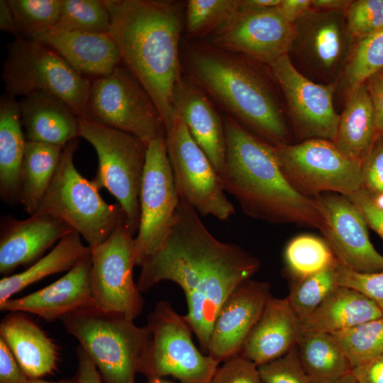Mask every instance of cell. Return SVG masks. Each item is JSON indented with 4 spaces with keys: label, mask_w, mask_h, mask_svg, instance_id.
Here are the masks:
<instances>
[{
    "label": "cell",
    "mask_w": 383,
    "mask_h": 383,
    "mask_svg": "<svg viewBox=\"0 0 383 383\" xmlns=\"http://www.w3.org/2000/svg\"><path fill=\"white\" fill-rule=\"evenodd\" d=\"M210 383H263L258 366L237 354L218 367Z\"/></svg>",
    "instance_id": "obj_44"
},
{
    "label": "cell",
    "mask_w": 383,
    "mask_h": 383,
    "mask_svg": "<svg viewBox=\"0 0 383 383\" xmlns=\"http://www.w3.org/2000/svg\"><path fill=\"white\" fill-rule=\"evenodd\" d=\"M263 383H311L298 357L296 346L283 356L258 366Z\"/></svg>",
    "instance_id": "obj_41"
},
{
    "label": "cell",
    "mask_w": 383,
    "mask_h": 383,
    "mask_svg": "<svg viewBox=\"0 0 383 383\" xmlns=\"http://www.w3.org/2000/svg\"><path fill=\"white\" fill-rule=\"evenodd\" d=\"M1 79L9 96L45 92L65 102L79 118H85L91 79L32 38L18 37L8 44Z\"/></svg>",
    "instance_id": "obj_7"
},
{
    "label": "cell",
    "mask_w": 383,
    "mask_h": 383,
    "mask_svg": "<svg viewBox=\"0 0 383 383\" xmlns=\"http://www.w3.org/2000/svg\"><path fill=\"white\" fill-rule=\"evenodd\" d=\"M135 238L125 223L91 250V287L99 309L134 321L142 312L143 299L133 277Z\"/></svg>",
    "instance_id": "obj_14"
},
{
    "label": "cell",
    "mask_w": 383,
    "mask_h": 383,
    "mask_svg": "<svg viewBox=\"0 0 383 383\" xmlns=\"http://www.w3.org/2000/svg\"><path fill=\"white\" fill-rule=\"evenodd\" d=\"M27 383H78L76 377L72 379H64L58 381H46L38 379H29Z\"/></svg>",
    "instance_id": "obj_54"
},
{
    "label": "cell",
    "mask_w": 383,
    "mask_h": 383,
    "mask_svg": "<svg viewBox=\"0 0 383 383\" xmlns=\"http://www.w3.org/2000/svg\"><path fill=\"white\" fill-rule=\"evenodd\" d=\"M180 198L169 160L165 135L147 146L140 193V223L135 237V266L160 246L173 223Z\"/></svg>",
    "instance_id": "obj_13"
},
{
    "label": "cell",
    "mask_w": 383,
    "mask_h": 383,
    "mask_svg": "<svg viewBox=\"0 0 383 383\" xmlns=\"http://www.w3.org/2000/svg\"><path fill=\"white\" fill-rule=\"evenodd\" d=\"M91 252L51 284L22 297L0 303L1 311L28 312L47 321L94 304L91 287Z\"/></svg>",
    "instance_id": "obj_20"
},
{
    "label": "cell",
    "mask_w": 383,
    "mask_h": 383,
    "mask_svg": "<svg viewBox=\"0 0 383 383\" xmlns=\"http://www.w3.org/2000/svg\"><path fill=\"white\" fill-rule=\"evenodd\" d=\"M273 146L287 180L305 196H348L361 189L362 164L343 154L331 140L314 138Z\"/></svg>",
    "instance_id": "obj_11"
},
{
    "label": "cell",
    "mask_w": 383,
    "mask_h": 383,
    "mask_svg": "<svg viewBox=\"0 0 383 383\" xmlns=\"http://www.w3.org/2000/svg\"><path fill=\"white\" fill-rule=\"evenodd\" d=\"M184 56L189 77L231 117L272 145L289 144L276 94L256 62L206 42H187Z\"/></svg>",
    "instance_id": "obj_4"
},
{
    "label": "cell",
    "mask_w": 383,
    "mask_h": 383,
    "mask_svg": "<svg viewBox=\"0 0 383 383\" xmlns=\"http://www.w3.org/2000/svg\"><path fill=\"white\" fill-rule=\"evenodd\" d=\"M333 335L352 368L383 355V316Z\"/></svg>",
    "instance_id": "obj_36"
},
{
    "label": "cell",
    "mask_w": 383,
    "mask_h": 383,
    "mask_svg": "<svg viewBox=\"0 0 383 383\" xmlns=\"http://www.w3.org/2000/svg\"><path fill=\"white\" fill-rule=\"evenodd\" d=\"M109 34L122 63L157 108L166 131L176 117L173 94L182 77L179 43L186 3L175 0H104Z\"/></svg>",
    "instance_id": "obj_2"
},
{
    "label": "cell",
    "mask_w": 383,
    "mask_h": 383,
    "mask_svg": "<svg viewBox=\"0 0 383 383\" xmlns=\"http://www.w3.org/2000/svg\"><path fill=\"white\" fill-rule=\"evenodd\" d=\"M338 285L357 290L372 300L383 312V271L357 272L337 263Z\"/></svg>",
    "instance_id": "obj_43"
},
{
    "label": "cell",
    "mask_w": 383,
    "mask_h": 383,
    "mask_svg": "<svg viewBox=\"0 0 383 383\" xmlns=\"http://www.w3.org/2000/svg\"><path fill=\"white\" fill-rule=\"evenodd\" d=\"M337 263L294 282L287 299L301 323L339 286Z\"/></svg>",
    "instance_id": "obj_35"
},
{
    "label": "cell",
    "mask_w": 383,
    "mask_h": 383,
    "mask_svg": "<svg viewBox=\"0 0 383 383\" xmlns=\"http://www.w3.org/2000/svg\"><path fill=\"white\" fill-rule=\"evenodd\" d=\"M60 320L92 360L104 383H136L148 343L147 326L139 327L134 321L94 304Z\"/></svg>",
    "instance_id": "obj_5"
},
{
    "label": "cell",
    "mask_w": 383,
    "mask_h": 383,
    "mask_svg": "<svg viewBox=\"0 0 383 383\" xmlns=\"http://www.w3.org/2000/svg\"><path fill=\"white\" fill-rule=\"evenodd\" d=\"M277 9L288 22L294 24L311 9V0H281Z\"/></svg>",
    "instance_id": "obj_50"
},
{
    "label": "cell",
    "mask_w": 383,
    "mask_h": 383,
    "mask_svg": "<svg viewBox=\"0 0 383 383\" xmlns=\"http://www.w3.org/2000/svg\"><path fill=\"white\" fill-rule=\"evenodd\" d=\"M303 331L301 322L287 298L272 297L239 354L259 366L283 356L296 346Z\"/></svg>",
    "instance_id": "obj_24"
},
{
    "label": "cell",
    "mask_w": 383,
    "mask_h": 383,
    "mask_svg": "<svg viewBox=\"0 0 383 383\" xmlns=\"http://www.w3.org/2000/svg\"><path fill=\"white\" fill-rule=\"evenodd\" d=\"M72 231L45 212H37L24 220L4 218L0 234V273L8 275L18 267L33 262Z\"/></svg>",
    "instance_id": "obj_22"
},
{
    "label": "cell",
    "mask_w": 383,
    "mask_h": 383,
    "mask_svg": "<svg viewBox=\"0 0 383 383\" xmlns=\"http://www.w3.org/2000/svg\"><path fill=\"white\" fill-rule=\"evenodd\" d=\"M313 199L323 221L321 233L337 262L357 272L383 271V255L372 244L367 223L350 200L336 193Z\"/></svg>",
    "instance_id": "obj_17"
},
{
    "label": "cell",
    "mask_w": 383,
    "mask_h": 383,
    "mask_svg": "<svg viewBox=\"0 0 383 383\" xmlns=\"http://www.w3.org/2000/svg\"><path fill=\"white\" fill-rule=\"evenodd\" d=\"M345 11L311 9L294 23L291 51L295 50L310 67L327 77L345 65L354 46Z\"/></svg>",
    "instance_id": "obj_18"
},
{
    "label": "cell",
    "mask_w": 383,
    "mask_h": 383,
    "mask_svg": "<svg viewBox=\"0 0 383 383\" xmlns=\"http://www.w3.org/2000/svg\"><path fill=\"white\" fill-rule=\"evenodd\" d=\"M268 66L284 93L297 135L304 140L333 141L340 118L333 102L335 83L318 84L310 80L294 67L289 55Z\"/></svg>",
    "instance_id": "obj_16"
},
{
    "label": "cell",
    "mask_w": 383,
    "mask_h": 383,
    "mask_svg": "<svg viewBox=\"0 0 383 383\" xmlns=\"http://www.w3.org/2000/svg\"><path fill=\"white\" fill-rule=\"evenodd\" d=\"M32 38L52 48L90 79L110 74L122 62L109 33L50 30Z\"/></svg>",
    "instance_id": "obj_23"
},
{
    "label": "cell",
    "mask_w": 383,
    "mask_h": 383,
    "mask_svg": "<svg viewBox=\"0 0 383 383\" xmlns=\"http://www.w3.org/2000/svg\"><path fill=\"white\" fill-rule=\"evenodd\" d=\"M173 109L220 174L226 155L224 122L206 93L190 77H182L175 87Z\"/></svg>",
    "instance_id": "obj_21"
},
{
    "label": "cell",
    "mask_w": 383,
    "mask_h": 383,
    "mask_svg": "<svg viewBox=\"0 0 383 383\" xmlns=\"http://www.w3.org/2000/svg\"><path fill=\"white\" fill-rule=\"evenodd\" d=\"M225 165L219 174L226 192L243 211L270 223H290L321 232L323 221L314 199L297 192L279 166L274 146L231 116L223 120Z\"/></svg>",
    "instance_id": "obj_3"
},
{
    "label": "cell",
    "mask_w": 383,
    "mask_h": 383,
    "mask_svg": "<svg viewBox=\"0 0 383 383\" xmlns=\"http://www.w3.org/2000/svg\"><path fill=\"white\" fill-rule=\"evenodd\" d=\"M357 383H383V355L352 368Z\"/></svg>",
    "instance_id": "obj_48"
},
{
    "label": "cell",
    "mask_w": 383,
    "mask_h": 383,
    "mask_svg": "<svg viewBox=\"0 0 383 383\" xmlns=\"http://www.w3.org/2000/svg\"><path fill=\"white\" fill-rule=\"evenodd\" d=\"M136 283L140 293L162 281L183 290L185 320L208 353L217 313L231 293L260 269V260L232 243L215 238L199 214L180 199L165 239L142 265Z\"/></svg>",
    "instance_id": "obj_1"
},
{
    "label": "cell",
    "mask_w": 383,
    "mask_h": 383,
    "mask_svg": "<svg viewBox=\"0 0 383 383\" xmlns=\"http://www.w3.org/2000/svg\"><path fill=\"white\" fill-rule=\"evenodd\" d=\"M361 189L383 208V137L374 143L362 164Z\"/></svg>",
    "instance_id": "obj_42"
},
{
    "label": "cell",
    "mask_w": 383,
    "mask_h": 383,
    "mask_svg": "<svg viewBox=\"0 0 383 383\" xmlns=\"http://www.w3.org/2000/svg\"><path fill=\"white\" fill-rule=\"evenodd\" d=\"M78 366L76 379L78 383H102L101 377L92 360L79 347L77 350Z\"/></svg>",
    "instance_id": "obj_49"
},
{
    "label": "cell",
    "mask_w": 383,
    "mask_h": 383,
    "mask_svg": "<svg viewBox=\"0 0 383 383\" xmlns=\"http://www.w3.org/2000/svg\"><path fill=\"white\" fill-rule=\"evenodd\" d=\"M382 316V311L367 296L338 286L301 324L305 331L333 334Z\"/></svg>",
    "instance_id": "obj_27"
},
{
    "label": "cell",
    "mask_w": 383,
    "mask_h": 383,
    "mask_svg": "<svg viewBox=\"0 0 383 383\" xmlns=\"http://www.w3.org/2000/svg\"><path fill=\"white\" fill-rule=\"evenodd\" d=\"M84 119L132 134L147 145L165 135L153 100L122 62L91 79Z\"/></svg>",
    "instance_id": "obj_10"
},
{
    "label": "cell",
    "mask_w": 383,
    "mask_h": 383,
    "mask_svg": "<svg viewBox=\"0 0 383 383\" xmlns=\"http://www.w3.org/2000/svg\"><path fill=\"white\" fill-rule=\"evenodd\" d=\"M365 85L375 115L376 142L383 137V71L370 77L365 82Z\"/></svg>",
    "instance_id": "obj_47"
},
{
    "label": "cell",
    "mask_w": 383,
    "mask_h": 383,
    "mask_svg": "<svg viewBox=\"0 0 383 383\" xmlns=\"http://www.w3.org/2000/svg\"><path fill=\"white\" fill-rule=\"evenodd\" d=\"M346 196L360 211L367 226L383 240V208L361 189Z\"/></svg>",
    "instance_id": "obj_45"
},
{
    "label": "cell",
    "mask_w": 383,
    "mask_h": 383,
    "mask_svg": "<svg viewBox=\"0 0 383 383\" xmlns=\"http://www.w3.org/2000/svg\"><path fill=\"white\" fill-rule=\"evenodd\" d=\"M28 380L11 350L0 338V383H27Z\"/></svg>",
    "instance_id": "obj_46"
},
{
    "label": "cell",
    "mask_w": 383,
    "mask_h": 383,
    "mask_svg": "<svg viewBox=\"0 0 383 383\" xmlns=\"http://www.w3.org/2000/svg\"><path fill=\"white\" fill-rule=\"evenodd\" d=\"M335 383H357L352 374H349L343 377Z\"/></svg>",
    "instance_id": "obj_55"
},
{
    "label": "cell",
    "mask_w": 383,
    "mask_h": 383,
    "mask_svg": "<svg viewBox=\"0 0 383 383\" xmlns=\"http://www.w3.org/2000/svg\"><path fill=\"white\" fill-rule=\"evenodd\" d=\"M110 26L104 0H63L59 18L51 30L109 33Z\"/></svg>",
    "instance_id": "obj_37"
},
{
    "label": "cell",
    "mask_w": 383,
    "mask_h": 383,
    "mask_svg": "<svg viewBox=\"0 0 383 383\" xmlns=\"http://www.w3.org/2000/svg\"><path fill=\"white\" fill-rule=\"evenodd\" d=\"M375 115L364 84L347 96L333 143L346 156L362 164L375 143Z\"/></svg>",
    "instance_id": "obj_29"
},
{
    "label": "cell",
    "mask_w": 383,
    "mask_h": 383,
    "mask_svg": "<svg viewBox=\"0 0 383 383\" xmlns=\"http://www.w3.org/2000/svg\"><path fill=\"white\" fill-rule=\"evenodd\" d=\"M165 142L180 199L199 215L221 221L234 215L219 174L177 116L165 131Z\"/></svg>",
    "instance_id": "obj_12"
},
{
    "label": "cell",
    "mask_w": 383,
    "mask_h": 383,
    "mask_svg": "<svg viewBox=\"0 0 383 383\" xmlns=\"http://www.w3.org/2000/svg\"><path fill=\"white\" fill-rule=\"evenodd\" d=\"M0 28L3 31L14 35L16 38L21 36L16 18L7 0L0 1Z\"/></svg>",
    "instance_id": "obj_51"
},
{
    "label": "cell",
    "mask_w": 383,
    "mask_h": 383,
    "mask_svg": "<svg viewBox=\"0 0 383 383\" xmlns=\"http://www.w3.org/2000/svg\"><path fill=\"white\" fill-rule=\"evenodd\" d=\"M243 0H189L184 28L189 38L209 36L243 5Z\"/></svg>",
    "instance_id": "obj_38"
},
{
    "label": "cell",
    "mask_w": 383,
    "mask_h": 383,
    "mask_svg": "<svg viewBox=\"0 0 383 383\" xmlns=\"http://www.w3.org/2000/svg\"><path fill=\"white\" fill-rule=\"evenodd\" d=\"M149 383H171L170 382L163 380L162 378L154 379L149 381Z\"/></svg>",
    "instance_id": "obj_56"
},
{
    "label": "cell",
    "mask_w": 383,
    "mask_h": 383,
    "mask_svg": "<svg viewBox=\"0 0 383 383\" xmlns=\"http://www.w3.org/2000/svg\"><path fill=\"white\" fill-rule=\"evenodd\" d=\"M79 137L95 149L98 169L92 179L118 201L126 226L135 235L140 223V193L147 145L135 135L79 118Z\"/></svg>",
    "instance_id": "obj_8"
},
{
    "label": "cell",
    "mask_w": 383,
    "mask_h": 383,
    "mask_svg": "<svg viewBox=\"0 0 383 383\" xmlns=\"http://www.w3.org/2000/svg\"><path fill=\"white\" fill-rule=\"evenodd\" d=\"M281 0H245L248 5L260 8L277 7Z\"/></svg>",
    "instance_id": "obj_53"
},
{
    "label": "cell",
    "mask_w": 383,
    "mask_h": 383,
    "mask_svg": "<svg viewBox=\"0 0 383 383\" xmlns=\"http://www.w3.org/2000/svg\"><path fill=\"white\" fill-rule=\"evenodd\" d=\"M149 338L139 373L148 379L172 376L179 383H210L219 362L196 347L184 316L160 301L148 316Z\"/></svg>",
    "instance_id": "obj_9"
},
{
    "label": "cell",
    "mask_w": 383,
    "mask_h": 383,
    "mask_svg": "<svg viewBox=\"0 0 383 383\" xmlns=\"http://www.w3.org/2000/svg\"><path fill=\"white\" fill-rule=\"evenodd\" d=\"M26 138L19 103L7 94L0 99V196L6 204L19 203L21 171Z\"/></svg>",
    "instance_id": "obj_28"
},
{
    "label": "cell",
    "mask_w": 383,
    "mask_h": 383,
    "mask_svg": "<svg viewBox=\"0 0 383 383\" xmlns=\"http://www.w3.org/2000/svg\"><path fill=\"white\" fill-rule=\"evenodd\" d=\"M345 21L356 40L383 29V0L352 1L345 11Z\"/></svg>",
    "instance_id": "obj_40"
},
{
    "label": "cell",
    "mask_w": 383,
    "mask_h": 383,
    "mask_svg": "<svg viewBox=\"0 0 383 383\" xmlns=\"http://www.w3.org/2000/svg\"><path fill=\"white\" fill-rule=\"evenodd\" d=\"M91 252L90 248L82 243L80 234L75 231H71L62 238L46 255L26 270L5 276L0 280V303L48 276L69 271Z\"/></svg>",
    "instance_id": "obj_30"
},
{
    "label": "cell",
    "mask_w": 383,
    "mask_h": 383,
    "mask_svg": "<svg viewBox=\"0 0 383 383\" xmlns=\"http://www.w3.org/2000/svg\"><path fill=\"white\" fill-rule=\"evenodd\" d=\"M23 37L51 30L56 24L63 0H7Z\"/></svg>",
    "instance_id": "obj_39"
},
{
    "label": "cell",
    "mask_w": 383,
    "mask_h": 383,
    "mask_svg": "<svg viewBox=\"0 0 383 383\" xmlns=\"http://www.w3.org/2000/svg\"><path fill=\"white\" fill-rule=\"evenodd\" d=\"M78 138L67 143L54 178L37 212L48 213L78 232L91 250L104 242L123 223L119 204L106 203L93 180L84 177L74 164Z\"/></svg>",
    "instance_id": "obj_6"
},
{
    "label": "cell",
    "mask_w": 383,
    "mask_h": 383,
    "mask_svg": "<svg viewBox=\"0 0 383 383\" xmlns=\"http://www.w3.org/2000/svg\"><path fill=\"white\" fill-rule=\"evenodd\" d=\"M296 36L294 24L277 7L242 6L208 36L206 43L269 65L289 55Z\"/></svg>",
    "instance_id": "obj_15"
},
{
    "label": "cell",
    "mask_w": 383,
    "mask_h": 383,
    "mask_svg": "<svg viewBox=\"0 0 383 383\" xmlns=\"http://www.w3.org/2000/svg\"><path fill=\"white\" fill-rule=\"evenodd\" d=\"M0 338L6 343L29 379H38L56 367L53 342L35 323L20 312H11L0 323Z\"/></svg>",
    "instance_id": "obj_26"
},
{
    "label": "cell",
    "mask_w": 383,
    "mask_h": 383,
    "mask_svg": "<svg viewBox=\"0 0 383 383\" xmlns=\"http://www.w3.org/2000/svg\"><path fill=\"white\" fill-rule=\"evenodd\" d=\"M267 282L248 279L221 306L214 321L208 355L221 362L239 354L248 335L272 298Z\"/></svg>",
    "instance_id": "obj_19"
},
{
    "label": "cell",
    "mask_w": 383,
    "mask_h": 383,
    "mask_svg": "<svg viewBox=\"0 0 383 383\" xmlns=\"http://www.w3.org/2000/svg\"><path fill=\"white\" fill-rule=\"evenodd\" d=\"M296 349L311 383H335L351 373V365L331 333L304 331Z\"/></svg>",
    "instance_id": "obj_31"
},
{
    "label": "cell",
    "mask_w": 383,
    "mask_h": 383,
    "mask_svg": "<svg viewBox=\"0 0 383 383\" xmlns=\"http://www.w3.org/2000/svg\"><path fill=\"white\" fill-rule=\"evenodd\" d=\"M382 71L383 29L357 40L354 45L343 72L346 96Z\"/></svg>",
    "instance_id": "obj_34"
},
{
    "label": "cell",
    "mask_w": 383,
    "mask_h": 383,
    "mask_svg": "<svg viewBox=\"0 0 383 383\" xmlns=\"http://www.w3.org/2000/svg\"><path fill=\"white\" fill-rule=\"evenodd\" d=\"M349 0H311V9L316 11H346Z\"/></svg>",
    "instance_id": "obj_52"
},
{
    "label": "cell",
    "mask_w": 383,
    "mask_h": 383,
    "mask_svg": "<svg viewBox=\"0 0 383 383\" xmlns=\"http://www.w3.org/2000/svg\"><path fill=\"white\" fill-rule=\"evenodd\" d=\"M336 262L325 239L312 234L294 237L284 250L286 273L294 282L317 273Z\"/></svg>",
    "instance_id": "obj_33"
},
{
    "label": "cell",
    "mask_w": 383,
    "mask_h": 383,
    "mask_svg": "<svg viewBox=\"0 0 383 383\" xmlns=\"http://www.w3.org/2000/svg\"><path fill=\"white\" fill-rule=\"evenodd\" d=\"M18 103L26 140L64 148L78 138L79 118L60 99L35 92L22 97Z\"/></svg>",
    "instance_id": "obj_25"
},
{
    "label": "cell",
    "mask_w": 383,
    "mask_h": 383,
    "mask_svg": "<svg viewBox=\"0 0 383 383\" xmlns=\"http://www.w3.org/2000/svg\"><path fill=\"white\" fill-rule=\"evenodd\" d=\"M64 148L26 141L21 171L19 203L30 216L39 209L57 170Z\"/></svg>",
    "instance_id": "obj_32"
}]
</instances>
